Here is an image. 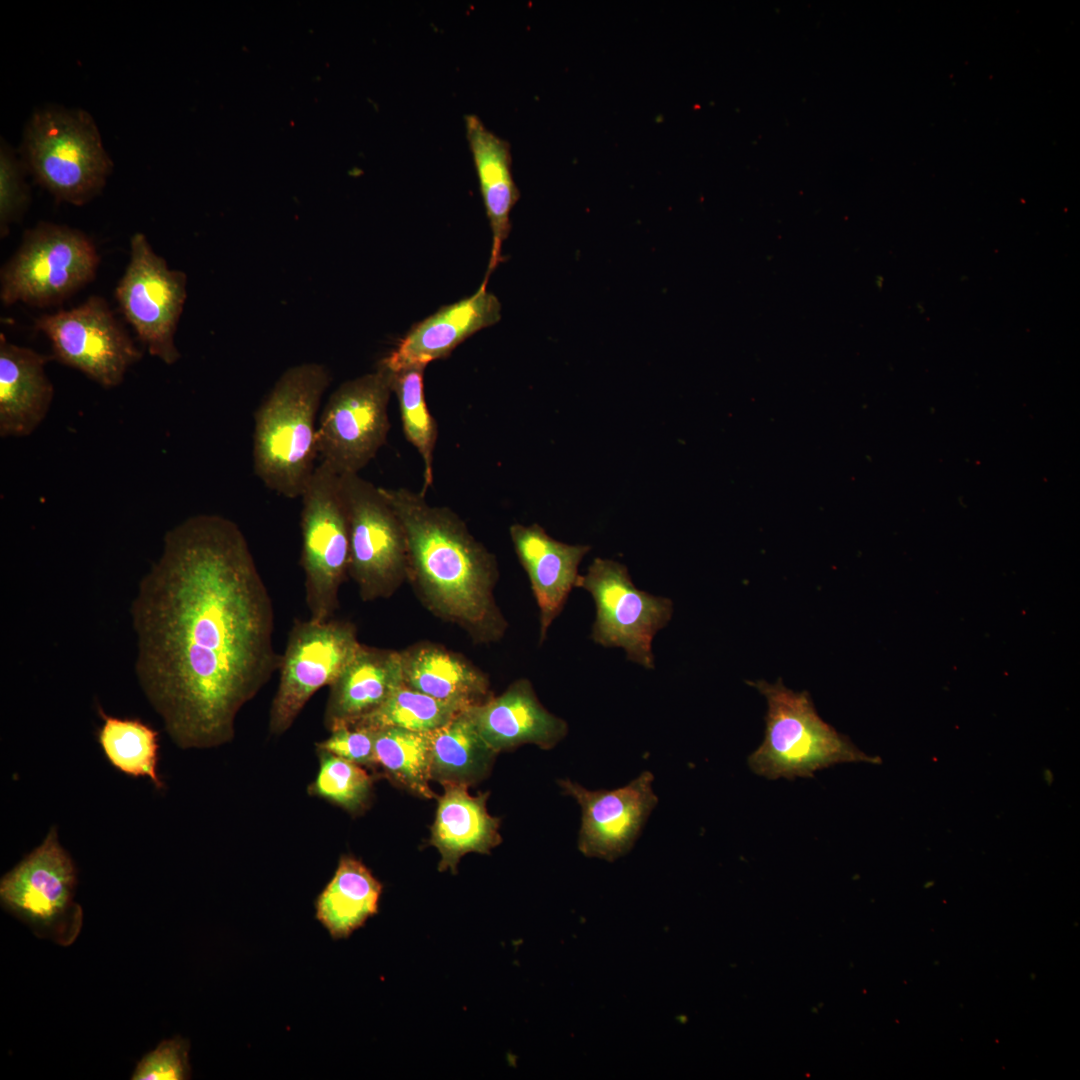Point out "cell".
<instances>
[{"label":"cell","instance_id":"cell-2","mask_svg":"<svg viewBox=\"0 0 1080 1080\" xmlns=\"http://www.w3.org/2000/svg\"><path fill=\"white\" fill-rule=\"evenodd\" d=\"M405 533L408 577L424 604L478 643L500 640L507 622L496 604L494 556L446 507L431 506L422 492L380 487Z\"/></svg>","mask_w":1080,"mask_h":1080},{"label":"cell","instance_id":"cell-12","mask_svg":"<svg viewBox=\"0 0 1080 1080\" xmlns=\"http://www.w3.org/2000/svg\"><path fill=\"white\" fill-rule=\"evenodd\" d=\"M126 320L148 352L167 365L181 355L175 333L187 297V276L169 268L143 233L130 239V259L115 289Z\"/></svg>","mask_w":1080,"mask_h":1080},{"label":"cell","instance_id":"cell-5","mask_svg":"<svg viewBox=\"0 0 1080 1080\" xmlns=\"http://www.w3.org/2000/svg\"><path fill=\"white\" fill-rule=\"evenodd\" d=\"M26 167L57 200L83 205L98 195L113 163L93 118L83 110L46 107L29 120L22 145Z\"/></svg>","mask_w":1080,"mask_h":1080},{"label":"cell","instance_id":"cell-33","mask_svg":"<svg viewBox=\"0 0 1080 1080\" xmlns=\"http://www.w3.org/2000/svg\"><path fill=\"white\" fill-rule=\"evenodd\" d=\"M375 729L364 726H342L331 731L318 749L332 753L360 766L376 765Z\"/></svg>","mask_w":1080,"mask_h":1080},{"label":"cell","instance_id":"cell-14","mask_svg":"<svg viewBox=\"0 0 1080 1080\" xmlns=\"http://www.w3.org/2000/svg\"><path fill=\"white\" fill-rule=\"evenodd\" d=\"M35 327L49 339L53 357L105 388L120 385L127 370L142 358L108 303L90 296L69 310L44 314Z\"/></svg>","mask_w":1080,"mask_h":1080},{"label":"cell","instance_id":"cell-19","mask_svg":"<svg viewBox=\"0 0 1080 1080\" xmlns=\"http://www.w3.org/2000/svg\"><path fill=\"white\" fill-rule=\"evenodd\" d=\"M48 356L16 345L0 334V436L30 435L46 417L53 384L45 366Z\"/></svg>","mask_w":1080,"mask_h":1080},{"label":"cell","instance_id":"cell-31","mask_svg":"<svg viewBox=\"0 0 1080 1080\" xmlns=\"http://www.w3.org/2000/svg\"><path fill=\"white\" fill-rule=\"evenodd\" d=\"M189 1048V1041L179 1036L161 1041L154 1050L145 1054L138 1062L131 1079H189L191 1075Z\"/></svg>","mask_w":1080,"mask_h":1080},{"label":"cell","instance_id":"cell-17","mask_svg":"<svg viewBox=\"0 0 1080 1080\" xmlns=\"http://www.w3.org/2000/svg\"><path fill=\"white\" fill-rule=\"evenodd\" d=\"M477 731L496 752L523 744L551 749L567 734V723L538 700L527 679L513 682L501 695L467 708Z\"/></svg>","mask_w":1080,"mask_h":1080},{"label":"cell","instance_id":"cell-30","mask_svg":"<svg viewBox=\"0 0 1080 1080\" xmlns=\"http://www.w3.org/2000/svg\"><path fill=\"white\" fill-rule=\"evenodd\" d=\"M320 752V768L310 792L350 812L365 808L372 779L358 764L327 751Z\"/></svg>","mask_w":1080,"mask_h":1080},{"label":"cell","instance_id":"cell-26","mask_svg":"<svg viewBox=\"0 0 1080 1080\" xmlns=\"http://www.w3.org/2000/svg\"><path fill=\"white\" fill-rule=\"evenodd\" d=\"M98 713L102 725L97 740L108 762L127 776L148 778L156 789H162L159 732L141 719L110 716L101 707Z\"/></svg>","mask_w":1080,"mask_h":1080},{"label":"cell","instance_id":"cell-4","mask_svg":"<svg viewBox=\"0 0 1080 1080\" xmlns=\"http://www.w3.org/2000/svg\"><path fill=\"white\" fill-rule=\"evenodd\" d=\"M766 699L765 736L748 757L750 769L767 779L813 777L818 770L849 762L880 763L825 722L807 691L795 692L782 680L749 683Z\"/></svg>","mask_w":1080,"mask_h":1080},{"label":"cell","instance_id":"cell-8","mask_svg":"<svg viewBox=\"0 0 1080 1080\" xmlns=\"http://www.w3.org/2000/svg\"><path fill=\"white\" fill-rule=\"evenodd\" d=\"M300 563L305 601L313 621L333 618L349 568V521L340 475L320 462L302 495Z\"/></svg>","mask_w":1080,"mask_h":1080},{"label":"cell","instance_id":"cell-21","mask_svg":"<svg viewBox=\"0 0 1080 1080\" xmlns=\"http://www.w3.org/2000/svg\"><path fill=\"white\" fill-rule=\"evenodd\" d=\"M438 797L430 845L440 853L439 871L457 873L460 859L468 853L489 854L499 845V819L488 813L489 793L469 794L468 786L443 785Z\"/></svg>","mask_w":1080,"mask_h":1080},{"label":"cell","instance_id":"cell-15","mask_svg":"<svg viewBox=\"0 0 1080 1080\" xmlns=\"http://www.w3.org/2000/svg\"><path fill=\"white\" fill-rule=\"evenodd\" d=\"M653 780V774L644 771L623 787L596 791L570 779L558 781L581 807L578 848L585 856L613 861L632 849L658 803Z\"/></svg>","mask_w":1080,"mask_h":1080},{"label":"cell","instance_id":"cell-16","mask_svg":"<svg viewBox=\"0 0 1080 1080\" xmlns=\"http://www.w3.org/2000/svg\"><path fill=\"white\" fill-rule=\"evenodd\" d=\"M488 275L471 296L440 308L414 325L397 347L380 363L391 372L426 365L448 356L468 337L497 323L501 304L487 291Z\"/></svg>","mask_w":1080,"mask_h":1080},{"label":"cell","instance_id":"cell-18","mask_svg":"<svg viewBox=\"0 0 1080 1080\" xmlns=\"http://www.w3.org/2000/svg\"><path fill=\"white\" fill-rule=\"evenodd\" d=\"M510 537L525 569L540 610V642L562 611L579 577L578 566L589 552L588 545H570L555 540L538 524H513Z\"/></svg>","mask_w":1080,"mask_h":1080},{"label":"cell","instance_id":"cell-29","mask_svg":"<svg viewBox=\"0 0 1080 1080\" xmlns=\"http://www.w3.org/2000/svg\"><path fill=\"white\" fill-rule=\"evenodd\" d=\"M424 369L412 366L392 372V391L398 400L404 434L423 461V494L433 483V452L438 435L437 423L425 400Z\"/></svg>","mask_w":1080,"mask_h":1080},{"label":"cell","instance_id":"cell-9","mask_svg":"<svg viewBox=\"0 0 1080 1080\" xmlns=\"http://www.w3.org/2000/svg\"><path fill=\"white\" fill-rule=\"evenodd\" d=\"M350 535L348 573L363 601L390 597L408 577L403 526L381 492L359 474L340 475Z\"/></svg>","mask_w":1080,"mask_h":1080},{"label":"cell","instance_id":"cell-7","mask_svg":"<svg viewBox=\"0 0 1080 1080\" xmlns=\"http://www.w3.org/2000/svg\"><path fill=\"white\" fill-rule=\"evenodd\" d=\"M76 886L75 864L52 827L39 846L2 876L0 902L37 937L67 947L83 926Z\"/></svg>","mask_w":1080,"mask_h":1080},{"label":"cell","instance_id":"cell-6","mask_svg":"<svg viewBox=\"0 0 1080 1080\" xmlns=\"http://www.w3.org/2000/svg\"><path fill=\"white\" fill-rule=\"evenodd\" d=\"M100 257L92 240L65 225L40 222L25 231L0 274V298L9 306L55 305L96 276Z\"/></svg>","mask_w":1080,"mask_h":1080},{"label":"cell","instance_id":"cell-27","mask_svg":"<svg viewBox=\"0 0 1080 1080\" xmlns=\"http://www.w3.org/2000/svg\"><path fill=\"white\" fill-rule=\"evenodd\" d=\"M376 765L401 787L422 798L436 797L430 787L428 732L398 727L375 729Z\"/></svg>","mask_w":1080,"mask_h":1080},{"label":"cell","instance_id":"cell-22","mask_svg":"<svg viewBox=\"0 0 1080 1080\" xmlns=\"http://www.w3.org/2000/svg\"><path fill=\"white\" fill-rule=\"evenodd\" d=\"M466 138L492 231L488 275L501 259V245L510 232V213L520 193L512 175L509 143L488 129L475 114L464 117Z\"/></svg>","mask_w":1080,"mask_h":1080},{"label":"cell","instance_id":"cell-24","mask_svg":"<svg viewBox=\"0 0 1080 1080\" xmlns=\"http://www.w3.org/2000/svg\"><path fill=\"white\" fill-rule=\"evenodd\" d=\"M382 889L360 860L344 855L316 900V919L332 939H346L378 913Z\"/></svg>","mask_w":1080,"mask_h":1080},{"label":"cell","instance_id":"cell-1","mask_svg":"<svg viewBox=\"0 0 1080 1080\" xmlns=\"http://www.w3.org/2000/svg\"><path fill=\"white\" fill-rule=\"evenodd\" d=\"M130 612L135 673L171 739L230 741L238 712L281 663L272 599L239 526L198 514L168 530Z\"/></svg>","mask_w":1080,"mask_h":1080},{"label":"cell","instance_id":"cell-28","mask_svg":"<svg viewBox=\"0 0 1080 1080\" xmlns=\"http://www.w3.org/2000/svg\"><path fill=\"white\" fill-rule=\"evenodd\" d=\"M464 709L467 708L436 699L402 683L378 708L352 725L372 729L398 727L416 732H430Z\"/></svg>","mask_w":1080,"mask_h":1080},{"label":"cell","instance_id":"cell-32","mask_svg":"<svg viewBox=\"0 0 1080 1080\" xmlns=\"http://www.w3.org/2000/svg\"><path fill=\"white\" fill-rule=\"evenodd\" d=\"M29 189L22 165L5 141L0 149V234L6 237L10 224L19 220L29 204Z\"/></svg>","mask_w":1080,"mask_h":1080},{"label":"cell","instance_id":"cell-13","mask_svg":"<svg viewBox=\"0 0 1080 1080\" xmlns=\"http://www.w3.org/2000/svg\"><path fill=\"white\" fill-rule=\"evenodd\" d=\"M360 645L356 627L349 621L295 620L281 654L270 732L287 731L313 694L336 680Z\"/></svg>","mask_w":1080,"mask_h":1080},{"label":"cell","instance_id":"cell-23","mask_svg":"<svg viewBox=\"0 0 1080 1080\" xmlns=\"http://www.w3.org/2000/svg\"><path fill=\"white\" fill-rule=\"evenodd\" d=\"M400 654L403 683L414 690L465 708L490 698L487 677L462 655L429 642Z\"/></svg>","mask_w":1080,"mask_h":1080},{"label":"cell","instance_id":"cell-3","mask_svg":"<svg viewBox=\"0 0 1080 1080\" xmlns=\"http://www.w3.org/2000/svg\"><path fill=\"white\" fill-rule=\"evenodd\" d=\"M330 382L323 364L292 366L255 411L254 473L268 489L286 498L301 497L316 468V417Z\"/></svg>","mask_w":1080,"mask_h":1080},{"label":"cell","instance_id":"cell-25","mask_svg":"<svg viewBox=\"0 0 1080 1080\" xmlns=\"http://www.w3.org/2000/svg\"><path fill=\"white\" fill-rule=\"evenodd\" d=\"M431 780L473 785L485 778L497 754L477 731L467 709L428 732Z\"/></svg>","mask_w":1080,"mask_h":1080},{"label":"cell","instance_id":"cell-11","mask_svg":"<svg viewBox=\"0 0 1080 1080\" xmlns=\"http://www.w3.org/2000/svg\"><path fill=\"white\" fill-rule=\"evenodd\" d=\"M576 587L594 599L596 618L592 640L606 648H622L627 659L647 669L655 667L652 641L671 620L673 602L639 590L620 562L596 558Z\"/></svg>","mask_w":1080,"mask_h":1080},{"label":"cell","instance_id":"cell-10","mask_svg":"<svg viewBox=\"0 0 1080 1080\" xmlns=\"http://www.w3.org/2000/svg\"><path fill=\"white\" fill-rule=\"evenodd\" d=\"M392 392V372L382 363L375 371L339 385L317 426L320 462L339 475L359 474L386 442Z\"/></svg>","mask_w":1080,"mask_h":1080},{"label":"cell","instance_id":"cell-20","mask_svg":"<svg viewBox=\"0 0 1080 1080\" xmlns=\"http://www.w3.org/2000/svg\"><path fill=\"white\" fill-rule=\"evenodd\" d=\"M402 683L400 651L361 644L330 685L325 726L332 731L352 725L378 708Z\"/></svg>","mask_w":1080,"mask_h":1080}]
</instances>
